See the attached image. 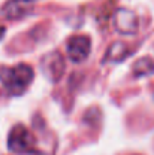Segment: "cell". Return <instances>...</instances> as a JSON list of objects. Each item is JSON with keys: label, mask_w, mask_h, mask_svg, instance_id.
<instances>
[{"label": "cell", "mask_w": 154, "mask_h": 155, "mask_svg": "<svg viewBox=\"0 0 154 155\" xmlns=\"http://www.w3.org/2000/svg\"><path fill=\"white\" fill-rule=\"evenodd\" d=\"M34 71L27 64H18L15 67L0 68V80L11 95H21L32 84Z\"/></svg>", "instance_id": "cell-1"}, {"label": "cell", "mask_w": 154, "mask_h": 155, "mask_svg": "<svg viewBox=\"0 0 154 155\" xmlns=\"http://www.w3.org/2000/svg\"><path fill=\"white\" fill-rule=\"evenodd\" d=\"M7 146L14 154H33L35 151V137L25 125L16 124L8 134Z\"/></svg>", "instance_id": "cell-2"}, {"label": "cell", "mask_w": 154, "mask_h": 155, "mask_svg": "<svg viewBox=\"0 0 154 155\" xmlns=\"http://www.w3.org/2000/svg\"><path fill=\"white\" fill-rule=\"evenodd\" d=\"M41 71L51 82H59L65 72V61L57 51L46 53L41 60Z\"/></svg>", "instance_id": "cell-3"}, {"label": "cell", "mask_w": 154, "mask_h": 155, "mask_svg": "<svg viewBox=\"0 0 154 155\" xmlns=\"http://www.w3.org/2000/svg\"><path fill=\"white\" fill-rule=\"evenodd\" d=\"M113 27L122 35H135L139 30L138 16L128 8H119L113 14Z\"/></svg>", "instance_id": "cell-4"}, {"label": "cell", "mask_w": 154, "mask_h": 155, "mask_svg": "<svg viewBox=\"0 0 154 155\" xmlns=\"http://www.w3.org/2000/svg\"><path fill=\"white\" fill-rule=\"evenodd\" d=\"M92 51V41L87 35H72L67 41V56L71 61L82 63L89 57Z\"/></svg>", "instance_id": "cell-5"}, {"label": "cell", "mask_w": 154, "mask_h": 155, "mask_svg": "<svg viewBox=\"0 0 154 155\" xmlns=\"http://www.w3.org/2000/svg\"><path fill=\"white\" fill-rule=\"evenodd\" d=\"M27 2L25 0H10L5 3L2 14L7 19H19L27 12Z\"/></svg>", "instance_id": "cell-6"}, {"label": "cell", "mask_w": 154, "mask_h": 155, "mask_svg": "<svg viewBox=\"0 0 154 155\" xmlns=\"http://www.w3.org/2000/svg\"><path fill=\"white\" fill-rule=\"evenodd\" d=\"M154 74V60L150 56H145L134 63L132 75L135 78H146Z\"/></svg>", "instance_id": "cell-7"}, {"label": "cell", "mask_w": 154, "mask_h": 155, "mask_svg": "<svg viewBox=\"0 0 154 155\" xmlns=\"http://www.w3.org/2000/svg\"><path fill=\"white\" fill-rule=\"evenodd\" d=\"M128 54V48L126 44L123 42H113L111 46L108 48L105 53V57H104V61H111V63H119V61H123V60L127 57Z\"/></svg>", "instance_id": "cell-8"}, {"label": "cell", "mask_w": 154, "mask_h": 155, "mask_svg": "<svg viewBox=\"0 0 154 155\" xmlns=\"http://www.w3.org/2000/svg\"><path fill=\"white\" fill-rule=\"evenodd\" d=\"M4 34H5V27L4 26H0V40L4 37Z\"/></svg>", "instance_id": "cell-9"}, {"label": "cell", "mask_w": 154, "mask_h": 155, "mask_svg": "<svg viewBox=\"0 0 154 155\" xmlns=\"http://www.w3.org/2000/svg\"><path fill=\"white\" fill-rule=\"evenodd\" d=\"M25 2H27V3H32V2H37V0H25Z\"/></svg>", "instance_id": "cell-10"}]
</instances>
